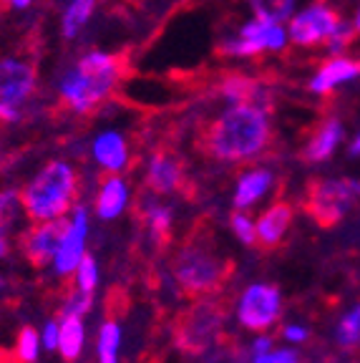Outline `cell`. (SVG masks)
I'll list each match as a JSON object with an SVG mask.
<instances>
[{"instance_id":"obj_39","label":"cell","mask_w":360,"mask_h":363,"mask_svg":"<svg viewBox=\"0 0 360 363\" xmlns=\"http://www.w3.org/2000/svg\"><path fill=\"white\" fill-rule=\"evenodd\" d=\"M350 154H353V157H360V134L355 136L353 144H350Z\"/></svg>"},{"instance_id":"obj_16","label":"cell","mask_w":360,"mask_h":363,"mask_svg":"<svg viewBox=\"0 0 360 363\" xmlns=\"http://www.w3.org/2000/svg\"><path fill=\"white\" fill-rule=\"evenodd\" d=\"M94 159L106 172L118 174V172L126 167V162H129L126 139L121 134H116V131H103V134H99L94 142Z\"/></svg>"},{"instance_id":"obj_15","label":"cell","mask_w":360,"mask_h":363,"mask_svg":"<svg viewBox=\"0 0 360 363\" xmlns=\"http://www.w3.org/2000/svg\"><path fill=\"white\" fill-rule=\"evenodd\" d=\"M343 142V124L338 119H327L322 121L320 126L315 129V134L310 136L308 144L303 149L305 162H325V159L332 157V152L338 149V144Z\"/></svg>"},{"instance_id":"obj_9","label":"cell","mask_w":360,"mask_h":363,"mask_svg":"<svg viewBox=\"0 0 360 363\" xmlns=\"http://www.w3.org/2000/svg\"><path fill=\"white\" fill-rule=\"evenodd\" d=\"M68 222L71 220H66V217L35 222L33 230H28L21 240L23 257H26L33 267H45L48 262L56 260V252L63 242V235H66V230H68Z\"/></svg>"},{"instance_id":"obj_23","label":"cell","mask_w":360,"mask_h":363,"mask_svg":"<svg viewBox=\"0 0 360 363\" xmlns=\"http://www.w3.org/2000/svg\"><path fill=\"white\" fill-rule=\"evenodd\" d=\"M118 348H121V325L118 320L108 318L99 330V343H96V356L99 363H118Z\"/></svg>"},{"instance_id":"obj_20","label":"cell","mask_w":360,"mask_h":363,"mask_svg":"<svg viewBox=\"0 0 360 363\" xmlns=\"http://www.w3.org/2000/svg\"><path fill=\"white\" fill-rule=\"evenodd\" d=\"M240 35L257 43L262 51H282L287 40V30L282 28V23L267 21V18H259V16H254L249 23H244V28Z\"/></svg>"},{"instance_id":"obj_13","label":"cell","mask_w":360,"mask_h":363,"mask_svg":"<svg viewBox=\"0 0 360 363\" xmlns=\"http://www.w3.org/2000/svg\"><path fill=\"white\" fill-rule=\"evenodd\" d=\"M184 182V172H181L179 159L171 157L167 152H157L149 159L147 167V187L157 194H169L176 192Z\"/></svg>"},{"instance_id":"obj_3","label":"cell","mask_w":360,"mask_h":363,"mask_svg":"<svg viewBox=\"0 0 360 363\" xmlns=\"http://www.w3.org/2000/svg\"><path fill=\"white\" fill-rule=\"evenodd\" d=\"M121 58L116 53H86L61 81V99L74 111H91L111 96L121 79Z\"/></svg>"},{"instance_id":"obj_36","label":"cell","mask_w":360,"mask_h":363,"mask_svg":"<svg viewBox=\"0 0 360 363\" xmlns=\"http://www.w3.org/2000/svg\"><path fill=\"white\" fill-rule=\"evenodd\" d=\"M18 204H21V194L16 189H6V192H0V212L11 220L13 212L18 210Z\"/></svg>"},{"instance_id":"obj_6","label":"cell","mask_w":360,"mask_h":363,"mask_svg":"<svg viewBox=\"0 0 360 363\" xmlns=\"http://www.w3.org/2000/svg\"><path fill=\"white\" fill-rule=\"evenodd\" d=\"M360 197L358 179H320L313 182L305 194V212L320 227L338 225Z\"/></svg>"},{"instance_id":"obj_27","label":"cell","mask_w":360,"mask_h":363,"mask_svg":"<svg viewBox=\"0 0 360 363\" xmlns=\"http://www.w3.org/2000/svg\"><path fill=\"white\" fill-rule=\"evenodd\" d=\"M38 346H43L38 330L26 325V328L18 333V340H16V361L18 363H35L38 361Z\"/></svg>"},{"instance_id":"obj_21","label":"cell","mask_w":360,"mask_h":363,"mask_svg":"<svg viewBox=\"0 0 360 363\" xmlns=\"http://www.w3.org/2000/svg\"><path fill=\"white\" fill-rule=\"evenodd\" d=\"M86 343V328L81 315L61 318V338H58V353L66 363H76L81 358Z\"/></svg>"},{"instance_id":"obj_7","label":"cell","mask_w":360,"mask_h":363,"mask_svg":"<svg viewBox=\"0 0 360 363\" xmlns=\"http://www.w3.org/2000/svg\"><path fill=\"white\" fill-rule=\"evenodd\" d=\"M282 315V293L272 283H252L244 288L240 306H237V320L240 325L254 333L272 328Z\"/></svg>"},{"instance_id":"obj_25","label":"cell","mask_w":360,"mask_h":363,"mask_svg":"<svg viewBox=\"0 0 360 363\" xmlns=\"http://www.w3.org/2000/svg\"><path fill=\"white\" fill-rule=\"evenodd\" d=\"M144 222H147L149 233L157 240L159 245L169 242V233H171V212L167 207L157 202H147L144 204Z\"/></svg>"},{"instance_id":"obj_24","label":"cell","mask_w":360,"mask_h":363,"mask_svg":"<svg viewBox=\"0 0 360 363\" xmlns=\"http://www.w3.org/2000/svg\"><path fill=\"white\" fill-rule=\"evenodd\" d=\"M96 3L99 0H71V6L66 8L63 13V35L66 38H76L81 33L89 18L94 16L96 11Z\"/></svg>"},{"instance_id":"obj_14","label":"cell","mask_w":360,"mask_h":363,"mask_svg":"<svg viewBox=\"0 0 360 363\" xmlns=\"http://www.w3.org/2000/svg\"><path fill=\"white\" fill-rule=\"evenodd\" d=\"M360 76V61L345 56H335L327 63H322V68L310 79V91L313 94H327L335 86L348 84V81L358 79Z\"/></svg>"},{"instance_id":"obj_28","label":"cell","mask_w":360,"mask_h":363,"mask_svg":"<svg viewBox=\"0 0 360 363\" xmlns=\"http://www.w3.org/2000/svg\"><path fill=\"white\" fill-rule=\"evenodd\" d=\"M91 308H94V293H89V290H81L79 285H76V288L68 290L66 298H63L61 313H63V315H81V318H84Z\"/></svg>"},{"instance_id":"obj_18","label":"cell","mask_w":360,"mask_h":363,"mask_svg":"<svg viewBox=\"0 0 360 363\" xmlns=\"http://www.w3.org/2000/svg\"><path fill=\"white\" fill-rule=\"evenodd\" d=\"M129 204V187L118 174L106 177L101 184V192L96 197V215L101 220H116Z\"/></svg>"},{"instance_id":"obj_34","label":"cell","mask_w":360,"mask_h":363,"mask_svg":"<svg viewBox=\"0 0 360 363\" xmlns=\"http://www.w3.org/2000/svg\"><path fill=\"white\" fill-rule=\"evenodd\" d=\"M58 338H61V323L58 320H48L40 333V343L45 351H58Z\"/></svg>"},{"instance_id":"obj_12","label":"cell","mask_w":360,"mask_h":363,"mask_svg":"<svg viewBox=\"0 0 360 363\" xmlns=\"http://www.w3.org/2000/svg\"><path fill=\"white\" fill-rule=\"evenodd\" d=\"M293 204L287 202H275L270 204L265 212H262V217H259L257 222H254V227H257V245L262 250H275L277 245L285 240L287 230L293 227Z\"/></svg>"},{"instance_id":"obj_31","label":"cell","mask_w":360,"mask_h":363,"mask_svg":"<svg viewBox=\"0 0 360 363\" xmlns=\"http://www.w3.org/2000/svg\"><path fill=\"white\" fill-rule=\"evenodd\" d=\"M355 33H358V30H355V23L350 26V23L340 21V26L335 30H332L330 38L325 40V43H327V51L335 53V56H340V53H343L345 48H348V45L353 43Z\"/></svg>"},{"instance_id":"obj_38","label":"cell","mask_w":360,"mask_h":363,"mask_svg":"<svg viewBox=\"0 0 360 363\" xmlns=\"http://www.w3.org/2000/svg\"><path fill=\"white\" fill-rule=\"evenodd\" d=\"M8 225H11V220L0 212V257H6L8 252H11V245H8Z\"/></svg>"},{"instance_id":"obj_2","label":"cell","mask_w":360,"mask_h":363,"mask_svg":"<svg viewBox=\"0 0 360 363\" xmlns=\"http://www.w3.org/2000/svg\"><path fill=\"white\" fill-rule=\"evenodd\" d=\"M171 272H174V280L179 283L181 293L189 298H204V295H214L225 288L232 275V262L225 255H220V250L214 247L209 238L194 235L174 255Z\"/></svg>"},{"instance_id":"obj_19","label":"cell","mask_w":360,"mask_h":363,"mask_svg":"<svg viewBox=\"0 0 360 363\" xmlns=\"http://www.w3.org/2000/svg\"><path fill=\"white\" fill-rule=\"evenodd\" d=\"M272 179L275 177H272L270 169H252L240 177L235 189V199H232L237 210H249L252 204H257L267 194V189L272 187Z\"/></svg>"},{"instance_id":"obj_30","label":"cell","mask_w":360,"mask_h":363,"mask_svg":"<svg viewBox=\"0 0 360 363\" xmlns=\"http://www.w3.org/2000/svg\"><path fill=\"white\" fill-rule=\"evenodd\" d=\"M96 283H99V265H96L94 257L86 252V255L81 257L79 267H76V285H79L81 290H89V293H94Z\"/></svg>"},{"instance_id":"obj_33","label":"cell","mask_w":360,"mask_h":363,"mask_svg":"<svg viewBox=\"0 0 360 363\" xmlns=\"http://www.w3.org/2000/svg\"><path fill=\"white\" fill-rule=\"evenodd\" d=\"M252 363H300V356L293 348H280V351H270L265 356L252 358Z\"/></svg>"},{"instance_id":"obj_42","label":"cell","mask_w":360,"mask_h":363,"mask_svg":"<svg viewBox=\"0 0 360 363\" xmlns=\"http://www.w3.org/2000/svg\"><path fill=\"white\" fill-rule=\"evenodd\" d=\"M0 363H11V361H8V356H3V353H0Z\"/></svg>"},{"instance_id":"obj_17","label":"cell","mask_w":360,"mask_h":363,"mask_svg":"<svg viewBox=\"0 0 360 363\" xmlns=\"http://www.w3.org/2000/svg\"><path fill=\"white\" fill-rule=\"evenodd\" d=\"M222 96H225L227 104H254V106L267 108V91L265 86L254 79H247V76H227L220 84Z\"/></svg>"},{"instance_id":"obj_22","label":"cell","mask_w":360,"mask_h":363,"mask_svg":"<svg viewBox=\"0 0 360 363\" xmlns=\"http://www.w3.org/2000/svg\"><path fill=\"white\" fill-rule=\"evenodd\" d=\"M335 343L343 353L360 348V303H355L335 325Z\"/></svg>"},{"instance_id":"obj_43","label":"cell","mask_w":360,"mask_h":363,"mask_svg":"<svg viewBox=\"0 0 360 363\" xmlns=\"http://www.w3.org/2000/svg\"><path fill=\"white\" fill-rule=\"evenodd\" d=\"M0 288H3V278H0Z\"/></svg>"},{"instance_id":"obj_26","label":"cell","mask_w":360,"mask_h":363,"mask_svg":"<svg viewBox=\"0 0 360 363\" xmlns=\"http://www.w3.org/2000/svg\"><path fill=\"white\" fill-rule=\"evenodd\" d=\"M249 8L254 11V16L259 18H267V21H275L282 23L287 18L293 16L295 11V3L298 0H247Z\"/></svg>"},{"instance_id":"obj_5","label":"cell","mask_w":360,"mask_h":363,"mask_svg":"<svg viewBox=\"0 0 360 363\" xmlns=\"http://www.w3.org/2000/svg\"><path fill=\"white\" fill-rule=\"evenodd\" d=\"M227 311L214 295H204L191 308L179 313L174 323V346L181 353L199 356L220 343Z\"/></svg>"},{"instance_id":"obj_1","label":"cell","mask_w":360,"mask_h":363,"mask_svg":"<svg viewBox=\"0 0 360 363\" xmlns=\"http://www.w3.org/2000/svg\"><path fill=\"white\" fill-rule=\"evenodd\" d=\"M270 142L272 126L267 108L254 104H230L199 136L202 152L225 164L249 162L265 152Z\"/></svg>"},{"instance_id":"obj_4","label":"cell","mask_w":360,"mask_h":363,"mask_svg":"<svg viewBox=\"0 0 360 363\" xmlns=\"http://www.w3.org/2000/svg\"><path fill=\"white\" fill-rule=\"evenodd\" d=\"M79 177L68 162H48L21 192V207L33 222L58 220L76 202Z\"/></svg>"},{"instance_id":"obj_41","label":"cell","mask_w":360,"mask_h":363,"mask_svg":"<svg viewBox=\"0 0 360 363\" xmlns=\"http://www.w3.org/2000/svg\"><path fill=\"white\" fill-rule=\"evenodd\" d=\"M355 30L360 33V11H358V16H355Z\"/></svg>"},{"instance_id":"obj_29","label":"cell","mask_w":360,"mask_h":363,"mask_svg":"<svg viewBox=\"0 0 360 363\" xmlns=\"http://www.w3.org/2000/svg\"><path fill=\"white\" fill-rule=\"evenodd\" d=\"M230 227H232V233H235V238L242 245H247V247H254V245H257V227H254V222L249 220L244 212H240V210L232 212Z\"/></svg>"},{"instance_id":"obj_37","label":"cell","mask_w":360,"mask_h":363,"mask_svg":"<svg viewBox=\"0 0 360 363\" xmlns=\"http://www.w3.org/2000/svg\"><path fill=\"white\" fill-rule=\"evenodd\" d=\"M272 351V338L270 335H257L252 340V346H249V356L257 358V356H265V353Z\"/></svg>"},{"instance_id":"obj_35","label":"cell","mask_w":360,"mask_h":363,"mask_svg":"<svg viewBox=\"0 0 360 363\" xmlns=\"http://www.w3.org/2000/svg\"><path fill=\"white\" fill-rule=\"evenodd\" d=\"M282 338H285L287 343H305V340L310 338V328L303 323H290L282 330Z\"/></svg>"},{"instance_id":"obj_40","label":"cell","mask_w":360,"mask_h":363,"mask_svg":"<svg viewBox=\"0 0 360 363\" xmlns=\"http://www.w3.org/2000/svg\"><path fill=\"white\" fill-rule=\"evenodd\" d=\"M13 8H28L30 6V0H8Z\"/></svg>"},{"instance_id":"obj_8","label":"cell","mask_w":360,"mask_h":363,"mask_svg":"<svg viewBox=\"0 0 360 363\" xmlns=\"http://www.w3.org/2000/svg\"><path fill=\"white\" fill-rule=\"evenodd\" d=\"M35 68L21 58H0V119L16 121L18 106L35 91Z\"/></svg>"},{"instance_id":"obj_11","label":"cell","mask_w":360,"mask_h":363,"mask_svg":"<svg viewBox=\"0 0 360 363\" xmlns=\"http://www.w3.org/2000/svg\"><path fill=\"white\" fill-rule=\"evenodd\" d=\"M86 240H89V212L86 207H76L74 217L68 222V230L63 235V242L56 252V260H53V270L56 275L66 278L71 272H76L81 257L86 255Z\"/></svg>"},{"instance_id":"obj_32","label":"cell","mask_w":360,"mask_h":363,"mask_svg":"<svg viewBox=\"0 0 360 363\" xmlns=\"http://www.w3.org/2000/svg\"><path fill=\"white\" fill-rule=\"evenodd\" d=\"M220 51L225 53V56H257V53H262V48H259L257 43H252V40H247V38L240 35V38L222 43Z\"/></svg>"},{"instance_id":"obj_10","label":"cell","mask_w":360,"mask_h":363,"mask_svg":"<svg viewBox=\"0 0 360 363\" xmlns=\"http://www.w3.org/2000/svg\"><path fill=\"white\" fill-rule=\"evenodd\" d=\"M340 26V16L332 8L322 6V3H313L298 16H293L287 35L293 38L295 45H315L320 40H327L330 33Z\"/></svg>"}]
</instances>
